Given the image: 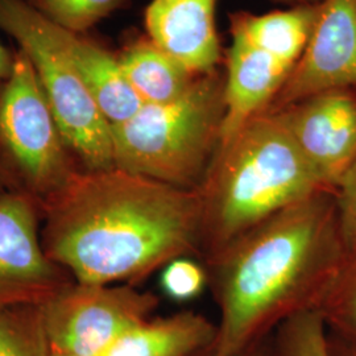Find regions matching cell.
<instances>
[{
	"label": "cell",
	"instance_id": "3957f363",
	"mask_svg": "<svg viewBox=\"0 0 356 356\" xmlns=\"http://www.w3.org/2000/svg\"><path fill=\"white\" fill-rule=\"evenodd\" d=\"M322 191H329L279 116L254 115L219 147L198 189L200 254L207 260L269 218Z\"/></svg>",
	"mask_w": 356,
	"mask_h": 356
},
{
	"label": "cell",
	"instance_id": "7a4b0ae2",
	"mask_svg": "<svg viewBox=\"0 0 356 356\" xmlns=\"http://www.w3.org/2000/svg\"><path fill=\"white\" fill-rule=\"evenodd\" d=\"M347 254L334 193L322 191L204 260L219 322L207 356H236L318 307Z\"/></svg>",
	"mask_w": 356,
	"mask_h": 356
},
{
	"label": "cell",
	"instance_id": "ba28073f",
	"mask_svg": "<svg viewBox=\"0 0 356 356\" xmlns=\"http://www.w3.org/2000/svg\"><path fill=\"white\" fill-rule=\"evenodd\" d=\"M38 213L26 191L0 193V309L42 306L74 281L45 254Z\"/></svg>",
	"mask_w": 356,
	"mask_h": 356
},
{
	"label": "cell",
	"instance_id": "e0dca14e",
	"mask_svg": "<svg viewBox=\"0 0 356 356\" xmlns=\"http://www.w3.org/2000/svg\"><path fill=\"white\" fill-rule=\"evenodd\" d=\"M317 310L330 334L356 347V248L347 251Z\"/></svg>",
	"mask_w": 356,
	"mask_h": 356
},
{
	"label": "cell",
	"instance_id": "603a6c76",
	"mask_svg": "<svg viewBox=\"0 0 356 356\" xmlns=\"http://www.w3.org/2000/svg\"><path fill=\"white\" fill-rule=\"evenodd\" d=\"M15 57L16 51L8 49L6 45L0 42V81L11 74L13 65H15ZM22 189L16 179L8 173L3 166L0 165V193L3 191H16ZM23 191V189H22Z\"/></svg>",
	"mask_w": 356,
	"mask_h": 356
},
{
	"label": "cell",
	"instance_id": "7402d4cb",
	"mask_svg": "<svg viewBox=\"0 0 356 356\" xmlns=\"http://www.w3.org/2000/svg\"><path fill=\"white\" fill-rule=\"evenodd\" d=\"M347 251L356 248V159L334 193Z\"/></svg>",
	"mask_w": 356,
	"mask_h": 356
},
{
	"label": "cell",
	"instance_id": "277c9868",
	"mask_svg": "<svg viewBox=\"0 0 356 356\" xmlns=\"http://www.w3.org/2000/svg\"><path fill=\"white\" fill-rule=\"evenodd\" d=\"M225 82L197 76L172 102L144 104L113 128L115 166L166 185L198 191L222 141Z\"/></svg>",
	"mask_w": 356,
	"mask_h": 356
},
{
	"label": "cell",
	"instance_id": "5bb4252c",
	"mask_svg": "<svg viewBox=\"0 0 356 356\" xmlns=\"http://www.w3.org/2000/svg\"><path fill=\"white\" fill-rule=\"evenodd\" d=\"M216 331V323L202 314L181 312L144 321L120 337L103 356H207Z\"/></svg>",
	"mask_w": 356,
	"mask_h": 356
},
{
	"label": "cell",
	"instance_id": "52a82bcc",
	"mask_svg": "<svg viewBox=\"0 0 356 356\" xmlns=\"http://www.w3.org/2000/svg\"><path fill=\"white\" fill-rule=\"evenodd\" d=\"M159 297L129 284L73 281L40 306L51 351L103 356L159 306Z\"/></svg>",
	"mask_w": 356,
	"mask_h": 356
},
{
	"label": "cell",
	"instance_id": "30bf717a",
	"mask_svg": "<svg viewBox=\"0 0 356 356\" xmlns=\"http://www.w3.org/2000/svg\"><path fill=\"white\" fill-rule=\"evenodd\" d=\"M272 114L279 116L322 186L335 193L356 159L355 91H325Z\"/></svg>",
	"mask_w": 356,
	"mask_h": 356
},
{
	"label": "cell",
	"instance_id": "8992f818",
	"mask_svg": "<svg viewBox=\"0 0 356 356\" xmlns=\"http://www.w3.org/2000/svg\"><path fill=\"white\" fill-rule=\"evenodd\" d=\"M0 165L38 202L76 172L35 69L16 51L11 74L0 81Z\"/></svg>",
	"mask_w": 356,
	"mask_h": 356
},
{
	"label": "cell",
	"instance_id": "9c48e42d",
	"mask_svg": "<svg viewBox=\"0 0 356 356\" xmlns=\"http://www.w3.org/2000/svg\"><path fill=\"white\" fill-rule=\"evenodd\" d=\"M356 86V0H323L305 51L267 113L331 90Z\"/></svg>",
	"mask_w": 356,
	"mask_h": 356
},
{
	"label": "cell",
	"instance_id": "ffe728a7",
	"mask_svg": "<svg viewBox=\"0 0 356 356\" xmlns=\"http://www.w3.org/2000/svg\"><path fill=\"white\" fill-rule=\"evenodd\" d=\"M279 356H331L329 330L318 310H305L285 319L275 338Z\"/></svg>",
	"mask_w": 356,
	"mask_h": 356
},
{
	"label": "cell",
	"instance_id": "2e32d148",
	"mask_svg": "<svg viewBox=\"0 0 356 356\" xmlns=\"http://www.w3.org/2000/svg\"><path fill=\"white\" fill-rule=\"evenodd\" d=\"M118 60L144 104L172 102L184 95L197 78L149 38L131 42Z\"/></svg>",
	"mask_w": 356,
	"mask_h": 356
},
{
	"label": "cell",
	"instance_id": "4fadbf2b",
	"mask_svg": "<svg viewBox=\"0 0 356 356\" xmlns=\"http://www.w3.org/2000/svg\"><path fill=\"white\" fill-rule=\"evenodd\" d=\"M57 28L69 60L106 120L111 127L127 122L144 103L128 82L118 57L92 40Z\"/></svg>",
	"mask_w": 356,
	"mask_h": 356
},
{
	"label": "cell",
	"instance_id": "8fae6325",
	"mask_svg": "<svg viewBox=\"0 0 356 356\" xmlns=\"http://www.w3.org/2000/svg\"><path fill=\"white\" fill-rule=\"evenodd\" d=\"M216 1L152 0L144 17L148 38L191 74L211 73L220 57Z\"/></svg>",
	"mask_w": 356,
	"mask_h": 356
},
{
	"label": "cell",
	"instance_id": "484cf974",
	"mask_svg": "<svg viewBox=\"0 0 356 356\" xmlns=\"http://www.w3.org/2000/svg\"><path fill=\"white\" fill-rule=\"evenodd\" d=\"M49 356H82V355H76V354H66V353H54V351H51V353H49Z\"/></svg>",
	"mask_w": 356,
	"mask_h": 356
},
{
	"label": "cell",
	"instance_id": "5b68a950",
	"mask_svg": "<svg viewBox=\"0 0 356 356\" xmlns=\"http://www.w3.org/2000/svg\"><path fill=\"white\" fill-rule=\"evenodd\" d=\"M0 29L31 61L65 144L81 169L115 168L113 128L69 60L58 28L24 0H0Z\"/></svg>",
	"mask_w": 356,
	"mask_h": 356
},
{
	"label": "cell",
	"instance_id": "ac0fdd59",
	"mask_svg": "<svg viewBox=\"0 0 356 356\" xmlns=\"http://www.w3.org/2000/svg\"><path fill=\"white\" fill-rule=\"evenodd\" d=\"M40 306L0 309V356H49Z\"/></svg>",
	"mask_w": 356,
	"mask_h": 356
},
{
	"label": "cell",
	"instance_id": "cb8c5ba5",
	"mask_svg": "<svg viewBox=\"0 0 356 356\" xmlns=\"http://www.w3.org/2000/svg\"><path fill=\"white\" fill-rule=\"evenodd\" d=\"M236 356H279L277 350H276V343L275 339L270 338L269 335L264 339L256 342V343L247 347L244 351Z\"/></svg>",
	"mask_w": 356,
	"mask_h": 356
},
{
	"label": "cell",
	"instance_id": "7c38bea8",
	"mask_svg": "<svg viewBox=\"0 0 356 356\" xmlns=\"http://www.w3.org/2000/svg\"><path fill=\"white\" fill-rule=\"evenodd\" d=\"M292 67L239 38H232L225 81L226 113L220 145L273 102Z\"/></svg>",
	"mask_w": 356,
	"mask_h": 356
},
{
	"label": "cell",
	"instance_id": "d6986e66",
	"mask_svg": "<svg viewBox=\"0 0 356 356\" xmlns=\"http://www.w3.org/2000/svg\"><path fill=\"white\" fill-rule=\"evenodd\" d=\"M51 24L83 35L127 0H24Z\"/></svg>",
	"mask_w": 356,
	"mask_h": 356
},
{
	"label": "cell",
	"instance_id": "44dd1931",
	"mask_svg": "<svg viewBox=\"0 0 356 356\" xmlns=\"http://www.w3.org/2000/svg\"><path fill=\"white\" fill-rule=\"evenodd\" d=\"M160 284L170 300L177 302L191 301L198 297L207 285V270L189 256L178 257L163 268Z\"/></svg>",
	"mask_w": 356,
	"mask_h": 356
},
{
	"label": "cell",
	"instance_id": "9a60e30c",
	"mask_svg": "<svg viewBox=\"0 0 356 356\" xmlns=\"http://www.w3.org/2000/svg\"><path fill=\"white\" fill-rule=\"evenodd\" d=\"M317 7L305 6L266 15L241 13L232 19V38H239L293 67L305 51Z\"/></svg>",
	"mask_w": 356,
	"mask_h": 356
},
{
	"label": "cell",
	"instance_id": "d4e9b609",
	"mask_svg": "<svg viewBox=\"0 0 356 356\" xmlns=\"http://www.w3.org/2000/svg\"><path fill=\"white\" fill-rule=\"evenodd\" d=\"M329 350L331 356H356V347L341 338L329 334Z\"/></svg>",
	"mask_w": 356,
	"mask_h": 356
},
{
	"label": "cell",
	"instance_id": "6da1fadb",
	"mask_svg": "<svg viewBox=\"0 0 356 356\" xmlns=\"http://www.w3.org/2000/svg\"><path fill=\"white\" fill-rule=\"evenodd\" d=\"M38 204L42 248L76 282L134 285L175 259L200 254L198 191L116 166L79 168Z\"/></svg>",
	"mask_w": 356,
	"mask_h": 356
}]
</instances>
